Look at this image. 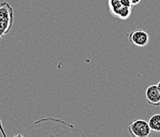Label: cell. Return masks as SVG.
Wrapping results in <instances>:
<instances>
[{"label":"cell","mask_w":160,"mask_h":137,"mask_svg":"<svg viewBox=\"0 0 160 137\" xmlns=\"http://www.w3.org/2000/svg\"><path fill=\"white\" fill-rule=\"evenodd\" d=\"M24 136H84L85 134L76 128L71 124H68L62 120L53 117H46L37 121L25 129Z\"/></svg>","instance_id":"cell-1"},{"label":"cell","mask_w":160,"mask_h":137,"mask_svg":"<svg viewBox=\"0 0 160 137\" xmlns=\"http://www.w3.org/2000/svg\"><path fill=\"white\" fill-rule=\"evenodd\" d=\"M147 101L151 106H160V93L156 85H150L145 91Z\"/></svg>","instance_id":"cell-6"},{"label":"cell","mask_w":160,"mask_h":137,"mask_svg":"<svg viewBox=\"0 0 160 137\" xmlns=\"http://www.w3.org/2000/svg\"><path fill=\"white\" fill-rule=\"evenodd\" d=\"M128 132L132 136L148 137L151 135V130L148 121L142 119H136L129 123Z\"/></svg>","instance_id":"cell-4"},{"label":"cell","mask_w":160,"mask_h":137,"mask_svg":"<svg viewBox=\"0 0 160 137\" xmlns=\"http://www.w3.org/2000/svg\"><path fill=\"white\" fill-rule=\"evenodd\" d=\"M151 130L154 132H160V113L153 115L148 121Z\"/></svg>","instance_id":"cell-7"},{"label":"cell","mask_w":160,"mask_h":137,"mask_svg":"<svg viewBox=\"0 0 160 137\" xmlns=\"http://www.w3.org/2000/svg\"><path fill=\"white\" fill-rule=\"evenodd\" d=\"M109 13L113 18L126 21L131 18L133 7L128 0H108Z\"/></svg>","instance_id":"cell-2"},{"label":"cell","mask_w":160,"mask_h":137,"mask_svg":"<svg viewBox=\"0 0 160 137\" xmlns=\"http://www.w3.org/2000/svg\"><path fill=\"white\" fill-rule=\"evenodd\" d=\"M128 35L129 42L139 48H143L149 43L150 37L146 31L142 30H136L130 32Z\"/></svg>","instance_id":"cell-5"},{"label":"cell","mask_w":160,"mask_h":137,"mask_svg":"<svg viewBox=\"0 0 160 137\" xmlns=\"http://www.w3.org/2000/svg\"><path fill=\"white\" fill-rule=\"evenodd\" d=\"M157 88H158V91H159V93H160V81L158 82V83H157Z\"/></svg>","instance_id":"cell-9"},{"label":"cell","mask_w":160,"mask_h":137,"mask_svg":"<svg viewBox=\"0 0 160 137\" xmlns=\"http://www.w3.org/2000/svg\"><path fill=\"white\" fill-rule=\"evenodd\" d=\"M130 3L132 4V6H136L141 2V0H128Z\"/></svg>","instance_id":"cell-8"},{"label":"cell","mask_w":160,"mask_h":137,"mask_svg":"<svg viewBox=\"0 0 160 137\" xmlns=\"http://www.w3.org/2000/svg\"><path fill=\"white\" fill-rule=\"evenodd\" d=\"M14 17V10L8 2L0 3V41L12 29Z\"/></svg>","instance_id":"cell-3"}]
</instances>
